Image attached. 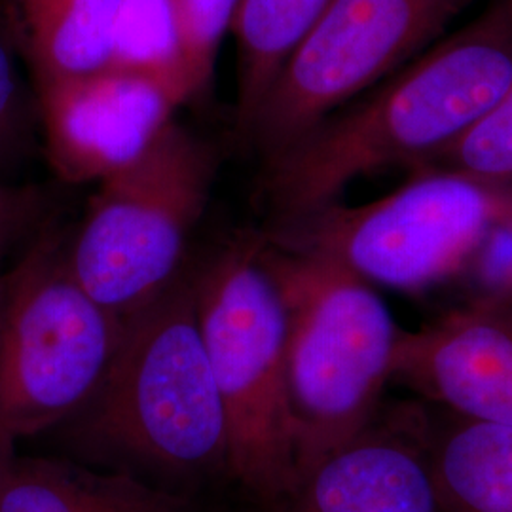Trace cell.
<instances>
[{
	"instance_id": "6da1fadb",
	"label": "cell",
	"mask_w": 512,
	"mask_h": 512,
	"mask_svg": "<svg viewBox=\"0 0 512 512\" xmlns=\"http://www.w3.org/2000/svg\"><path fill=\"white\" fill-rule=\"evenodd\" d=\"M511 82L512 0H495L266 162V202L281 222L336 202L366 175L431 164Z\"/></svg>"
},
{
	"instance_id": "7a4b0ae2",
	"label": "cell",
	"mask_w": 512,
	"mask_h": 512,
	"mask_svg": "<svg viewBox=\"0 0 512 512\" xmlns=\"http://www.w3.org/2000/svg\"><path fill=\"white\" fill-rule=\"evenodd\" d=\"M262 258L285 306L287 397L300 475L376 416L403 329L376 287L342 262L268 236Z\"/></svg>"
},
{
	"instance_id": "3957f363",
	"label": "cell",
	"mask_w": 512,
	"mask_h": 512,
	"mask_svg": "<svg viewBox=\"0 0 512 512\" xmlns=\"http://www.w3.org/2000/svg\"><path fill=\"white\" fill-rule=\"evenodd\" d=\"M99 450L177 476L228 471V427L196 311L181 277L126 317L107 376L73 420Z\"/></svg>"
},
{
	"instance_id": "277c9868",
	"label": "cell",
	"mask_w": 512,
	"mask_h": 512,
	"mask_svg": "<svg viewBox=\"0 0 512 512\" xmlns=\"http://www.w3.org/2000/svg\"><path fill=\"white\" fill-rule=\"evenodd\" d=\"M203 346L228 427V473L266 507L298 467L287 397V319L262 236L228 245L194 277Z\"/></svg>"
},
{
	"instance_id": "5b68a950",
	"label": "cell",
	"mask_w": 512,
	"mask_h": 512,
	"mask_svg": "<svg viewBox=\"0 0 512 512\" xmlns=\"http://www.w3.org/2000/svg\"><path fill=\"white\" fill-rule=\"evenodd\" d=\"M124 321L86 293L57 234L0 275V454L50 431L92 401Z\"/></svg>"
},
{
	"instance_id": "8992f818",
	"label": "cell",
	"mask_w": 512,
	"mask_h": 512,
	"mask_svg": "<svg viewBox=\"0 0 512 512\" xmlns=\"http://www.w3.org/2000/svg\"><path fill=\"white\" fill-rule=\"evenodd\" d=\"M217 164L215 150L173 120L141 156L99 181L67 243L74 279L99 306L126 319L181 277Z\"/></svg>"
},
{
	"instance_id": "52a82bcc",
	"label": "cell",
	"mask_w": 512,
	"mask_h": 512,
	"mask_svg": "<svg viewBox=\"0 0 512 512\" xmlns=\"http://www.w3.org/2000/svg\"><path fill=\"white\" fill-rule=\"evenodd\" d=\"M395 192L363 205L332 202L281 220L268 238L330 256L374 287L420 293L458 279L478 243L512 211L511 184L420 167Z\"/></svg>"
},
{
	"instance_id": "ba28073f",
	"label": "cell",
	"mask_w": 512,
	"mask_h": 512,
	"mask_svg": "<svg viewBox=\"0 0 512 512\" xmlns=\"http://www.w3.org/2000/svg\"><path fill=\"white\" fill-rule=\"evenodd\" d=\"M473 0H330L247 128L266 162L435 44Z\"/></svg>"
},
{
	"instance_id": "9c48e42d",
	"label": "cell",
	"mask_w": 512,
	"mask_h": 512,
	"mask_svg": "<svg viewBox=\"0 0 512 512\" xmlns=\"http://www.w3.org/2000/svg\"><path fill=\"white\" fill-rule=\"evenodd\" d=\"M46 154L65 183L101 181L133 162L190 97L173 67L110 61L92 73L35 78Z\"/></svg>"
},
{
	"instance_id": "30bf717a",
	"label": "cell",
	"mask_w": 512,
	"mask_h": 512,
	"mask_svg": "<svg viewBox=\"0 0 512 512\" xmlns=\"http://www.w3.org/2000/svg\"><path fill=\"white\" fill-rule=\"evenodd\" d=\"M274 512H448L420 399L387 401L344 444L315 459Z\"/></svg>"
},
{
	"instance_id": "8fae6325",
	"label": "cell",
	"mask_w": 512,
	"mask_h": 512,
	"mask_svg": "<svg viewBox=\"0 0 512 512\" xmlns=\"http://www.w3.org/2000/svg\"><path fill=\"white\" fill-rule=\"evenodd\" d=\"M391 384L463 418L512 427V298L465 300L403 329Z\"/></svg>"
},
{
	"instance_id": "7c38bea8",
	"label": "cell",
	"mask_w": 512,
	"mask_h": 512,
	"mask_svg": "<svg viewBox=\"0 0 512 512\" xmlns=\"http://www.w3.org/2000/svg\"><path fill=\"white\" fill-rule=\"evenodd\" d=\"M0 512H192L169 490L73 461L0 454Z\"/></svg>"
},
{
	"instance_id": "4fadbf2b",
	"label": "cell",
	"mask_w": 512,
	"mask_h": 512,
	"mask_svg": "<svg viewBox=\"0 0 512 512\" xmlns=\"http://www.w3.org/2000/svg\"><path fill=\"white\" fill-rule=\"evenodd\" d=\"M126 0H12L10 33L33 78L76 76L109 65Z\"/></svg>"
},
{
	"instance_id": "5bb4252c",
	"label": "cell",
	"mask_w": 512,
	"mask_h": 512,
	"mask_svg": "<svg viewBox=\"0 0 512 512\" xmlns=\"http://www.w3.org/2000/svg\"><path fill=\"white\" fill-rule=\"evenodd\" d=\"M423 404L448 512H512V427Z\"/></svg>"
},
{
	"instance_id": "9a60e30c",
	"label": "cell",
	"mask_w": 512,
	"mask_h": 512,
	"mask_svg": "<svg viewBox=\"0 0 512 512\" xmlns=\"http://www.w3.org/2000/svg\"><path fill=\"white\" fill-rule=\"evenodd\" d=\"M329 4L330 0H241L232 25L238 38L241 131H247L275 74Z\"/></svg>"
},
{
	"instance_id": "2e32d148",
	"label": "cell",
	"mask_w": 512,
	"mask_h": 512,
	"mask_svg": "<svg viewBox=\"0 0 512 512\" xmlns=\"http://www.w3.org/2000/svg\"><path fill=\"white\" fill-rule=\"evenodd\" d=\"M175 31V69L188 97L211 84L220 42L232 31L241 0H167Z\"/></svg>"
},
{
	"instance_id": "e0dca14e",
	"label": "cell",
	"mask_w": 512,
	"mask_h": 512,
	"mask_svg": "<svg viewBox=\"0 0 512 512\" xmlns=\"http://www.w3.org/2000/svg\"><path fill=\"white\" fill-rule=\"evenodd\" d=\"M423 167L454 169L512 186V82L454 147Z\"/></svg>"
},
{
	"instance_id": "ac0fdd59",
	"label": "cell",
	"mask_w": 512,
	"mask_h": 512,
	"mask_svg": "<svg viewBox=\"0 0 512 512\" xmlns=\"http://www.w3.org/2000/svg\"><path fill=\"white\" fill-rule=\"evenodd\" d=\"M112 61L175 69V31L167 0H126Z\"/></svg>"
},
{
	"instance_id": "d6986e66",
	"label": "cell",
	"mask_w": 512,
	"mask_h": 512,
	"mask_svg": "<svg viewBox=\"0 0 512 512\" xmlns=\"http://www.w3.org/2000/svg\"><path fill=\"white\" fill-rule=\"evenodd\" d=\"M467 300L512 298V211L497 220L458 275Z\"/></svg>"
},
{
	"instance_id": "ffe728a7",
	"label": "cell",
	"mask_w": 512,
	"mask_h": 512,
	"mask_svg": "<svg viewBox=\"0 0 512 512\" xmlns=\"http://www.w3.org/2000/svg\"><path fill=\"white\" fill-rule=\"evenodd\" d=\"M31 103L19 78L14 37L0 27V164L25 147L31 133Z\"/></svg>"
},
{
	"instance_id": "44dd1931",
	"label": "cell",
	"mask_w": 512,
	"mask_h": 512,
	"mask_svg": "<svg viewBox=\"0 0 512 512\" xmlns=\"http://www.w3.org/2000/svg\"><path fill=\"white\" fill-rule=\"evenodd\" d=\"M38 196L31 188H12L0 183V275L10 251L37 219Z\"/></svg>"
}]
</instances>
